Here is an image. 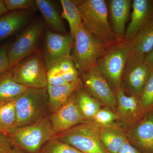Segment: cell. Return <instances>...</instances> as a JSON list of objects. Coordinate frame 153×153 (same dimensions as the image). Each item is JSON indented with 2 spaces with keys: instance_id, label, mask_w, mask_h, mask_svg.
Masks as SVG:
<instances>
[{
  "instance_id": "cell-31",
  "label": "cell",
  "mask_w": 153,
  "mask_h": 153,
  "mask_svg": "<svg viewBox=\"0 0 153 153\" xmlns=\"http://www.w3.org/2000/svg\"><path fill=\"white\" fill-rule=\"evenodd\" d=\"M7 44L0 47V73L7 71L10 68Z\"/></svg>"
},
{
  "instance_id": "cell-11",
  "label": "cell",
  "mask_w": 153,
  "mask_h": 153,
  "mask_svg": "<svg viewBox=\"0 0 153 153\" xmlns=\"http://www.w3.org/2000/svg\"><path fill=\"white\" fill-rule=\"evenodd\" d=\"M75 92L49 119L55 134L66 131L80 124L88 121L82 114L76 102Z\"/></svg>"
},
{
  "instance_id": "cell-9",
  "label": "cell",
  "mask_w": 153,
  "mask_h": 153,
  "mask_svg": "<svg viewBox=\"0 0 153 153\" xmlns=\"http://www.w3.org/2000/svg\"><path fill=\"white\" fill-rule=\"evenodd\" d=\"M74 38L70 34H59L47 30L43 46L44 61L47 71L52 66L71 58Z\"/></svg>"
},
{
  "instance_id": "cell-23",
  "label": "cell",
  "mask_w": 153,
  "mask_h": 153,
  "mask_svg": "<svg viewBox=\"0 0 153 153\" xmlns=\"http://www.w3.org/2000/svg\"><path fill=\"white\" fill-rule=\"evenodd\" d=\"M75 95L82 114L88 121H92L96 114L101 108V103L82 88L76 91Z\"/></svg>"
},
{
  "instance_id": "cell-4",
  "label": "cell",
  "mask_w": 153,
  "mask_h": 153,
  "mask_svg": "<svg viewBox=\"0 0 153 153\" xmlns=\"http://www.w3.org/2000/svg\"><path fill=\"white\" fill-rule=\"evenodd\" d=\"M47 104V88H28L15 100L17 129L36 123L45 117Z\"/></svg>"
},
{
  "instance_id": "cell-3",
  "label": "cell",
  "mask_w": 153,
  "mask_h": 153,
  "mask_svg": "<svg viewBox=\"0 0 153 153\" xmlns=\"http://www.w3.org/2000/svg\"><path fill=\"white\" fill-rule=\"evenodd\" d=\"M108 46L88 31L82 24L79 26L74 37L71 57L80 74L89 71L96 65L98 59Z\"/></svg>"
},
{
  "instance_id": "cell-36",
  "label": "cell",
  "mask_w": 153,
  "mask_h": 153,
  "mask_svg": "<svg viewBox=\"0 0 153 153\" xmlns=\"http://www.w3.org/2000/svg\"><path fill=\"white\" fill-rule=\"evenodd\" d=\"M8 12L6 9L4 1L0 0V17L7 13Z\"/></svg>"
},
{
  "instance_id": "cell-35",
  "label": "cell",
  "mask_w": 153,
  "mask_h": 153,
  "mask_svg": "<svg viewBox=\"0 0 153 153\" xmlns=\"http://www.w3.org/2000/svg\"><path fill=\"white\" fill-rule=\"evenodd\" d=\"M144 62L151 69H153V49L145 58Z\"/></svg>"
},
{
  "instance_id": "cell-20",
  "label": "cell",
  "mask_w": 153,
  "mask_h": 153,
  "mask_svg": "<svg viewBox=\"0 0 153 153\" xmlns=\"http://www.w3.org/2000/svg\"><path fill=\"white\" fill-rule=\"evenodd\" d=\"M28 88L14 80L9 69L0 73V106L15 101Z\"/></svg>"
},
{
  "instance_id": "cell-13",
  "label": "cell",
  "mask_w": 153,
  "mask_h": 153,
  "mask_svg": "<svg viewBox=\"0 0 153 153\" xmlns=\"http://www.w3.org/2000/svg\"><path fill=\"white\" fill-rule=\"evenodd\" d=\"M152 70L144 60L130 56L123 74L122 82L123 81L131 94L140 98Z\"/></svg>"
},
{
  "instance_id": "cell-1",
  "label": "cell",
  "mask_w": 153,
  "mask_h": 153,
  "mask_svg": "<svg viewBox=\"0 0 153 153\" xmlns=\"http://www.w3.org/2000/svg\"><path fill=\"white\" fill-rule=\"evenodd\" d=\"M77 7L84 27L102 44L109 46L122 41L117 37L111 28L106 1H82Z\"/></svg>"
},
{
  "instance_id": "cell-12",
  "label": "cell",
  "mask_w": 153,
  "mask_h": 153,
  "mask_svg": "<svg viewBox=\"0 0 153 153\" xmlns=\"http://www.w3.org/2000/svg\"><path fill=\"white\" fill-rule=\"evenodd\" d=\"M117 114L119 118L128 126L136 124L145 116V113L139 97L131 94H126L124 88L121 84L115 91Z\"/></svg>"
},
{
  "instance_id": "cell-34",
  "label": "cell",
  "mask_w": 153,
  "mask_h": 153,
  "mask_svg": "<svg viewBox=\"0 0 153 153\" xmlns=\"http://www.w3.org/2000/svg\"><path fill=\"white\" fill-rule=\"evenodd\" d=\"M117 153H141L126 140L121 146Z\"/></svg>"
},
{
  "instance_id": "cell-32",
  "label": "cell",
  "mask_w": 153,
  "mask_h": 153,
  "mask_svg": "<svg viewBox=\"0 0 153 153\" xmlns=\"http://www.w3.org/2000/svg\"><path fill=\"white\" fill-rule=\"evenodd\" d=\"M13 147V145L10 137L0 132V153H9Z\"/></svg>"
},
{
  "instance_id": "cell-17",
  "label": "cell",
  "mask_w": 153,
  "mask_h": 153,
  "mask_svg": "<svg viewBox=\"0 0 153 153\" xmlns=\"http://www.w3.org/2000/svg\"><path fill=\"white\" fill-rule=\"evenodd\" d=\"M80 78L77 81L60 86L48 85V106L52 113L57 111L66 103L69 97L75 91L82 88Z\"/></svg>"
},
{
  "instance_id": "cell-18",
  "label": "cell",
  "mask_w": 153,
  "mask_h": 153,
  "mask_svg": "<svg viewBox=\"0 0 153 153\" xmlns=\"http://www.w3.org/2000/svg\"><path fill=\"white\" fill-rule=\"evenodd\" d=\"M131 57L144 60L153 49V17L131 40Z\"/></svg>"
},
{
  "instance_id": "cell-24",
  "label": "cell",
  "mask_w": 153,
  "mask_h": 153,
  "mask_svg": "<svg viewBox=\"0 0 153 153\" xmlns=\"http://www.w3.org/2000/svg\"><path fill=\"white\" fill-rule=\"evenodd\" d=\"M15 101L0 106V132L9 135L17 129Z\"/></svg>"
},
{
  "instance_id": "cell-27",
  "label": "cell",
  "mask_w": 153,
  "mask_h": 153,
  "mask_svg": "<svg viewBox=\"0 0 153 153\" xmlns=\"http://www.w3.org/2000/svg\"><path fill=\"white\" fill-rule=\"evenodd\" d=\"M119 119L116 112L108 108L105 107L101 108L98 111L92 121L100 127H107L115 125L114 122Z\"/></svg>"
},
{
  "instance_id": "cell-14",
  "label": "cell",
  "mask_w": 153,
  "mask_h": 153,
  "mask_svg": "<svg viewBox=\"0 0 153 153\" xmlns=\"http://www.w3.org/2000/svg\"><path fill=\"white\" fill-rule=\"evenodd\" d=\"M126 136L141 153H153V111L133 126Z\"/></svg>"
},
{
  "instance_id": "cell-37",
  "label": "cell",
  "mask_w": 153,
  "mask_h": 153,
  "mask_svg": "<svg viewBox=\"0 0 153 153\" xmlns=\"http://www.w3.org/2000/svg\"><path fill=\"white\" fill-rule=\"evenodd\" d=\"M9 153H28L25 151L23 150L21 148L13 146L12 149L9 152Z\"/></svg>"
},
{
  "instance_id": "cell-29",
  "label": "cell",
  "mask_w": 153,
  "mask_h": 153,
  "mask_svg": "<svg viewBox=\"0 0 153 153\" xmlns=\"http://www.w3.org/2000/svg\"><path fill=\"white\" fill-rule=\"evenodd\" d=\"M4 2L8 12L37 9L36 1L33 0H4Z\"/></svg>"
},
{
  "instance_id": "cell-7",
  "label": "cell",
  "mask_w": 153,
  "mask_h": 153,
  "mask_svg": "<svg viewBox=\"0 0 153 153\" xmlns=\"http://www.w3.org/2000/svg\"><path fill=\"white\" fill-rule=\"evenodd\" d=\"M16 82L27 88L41 89L48 85L44 60L37 53L32 54L9 69Z\"/></svg>"
},
{
  "instance_id": "cell-28",
  "label": "cell",
  "mask_w": 153,
  "mask_h": 153,
  "mask_svg": "<svg viewBox=\"0 0 153 153\" xmlns=\"http://www.w3.org/2000/svg\"><path fill=\"white\" fill-rule=\"evenodd\" d=\"M140 100L146 114L153 111V69L140 96Z\"/></svg>"
},
{
  "instance_id": "cell-25",
  "label": "cell",
  "mask_w": 153,
  "mask_h": 153,
  "mask_svg": "<svg viewBox=\"0 0 153 153\" xmlns=\"http://www.w3.org/2000/svg\"><path fill=\"white\" fill-rule=\"evenodd\" d=\"M60 3L63 9L61 16L68 22L70 27V34L74 38L77 29L82 23L80 13L73 1L60 0Z\"/></svg>"
},
{
  "instance_id": "cell-15",
  "label": "cell",
  "mask_w": 153,
  "mask_h": 153,
  "mask_svg": "<svg viewBox=\"0 0 153 153\" xmlns=\"http://www.w3.org/2000/svg\"><path fill=\"white\" fill-rule=\"evenodd\" d=\"M131 19L126 28L125 40L130 41L153 17V0H133Z\"/></svg>"
},
{
  "instance_id": "cell-22",
  "label": "cell",
  "mask_w": 153,
  "mask_h": 153,
  "mask_svg": "<svg viewBox=\"0 0 153 153\" xmlns=\"http://www.w3.org/2000/svg\"><path fill=\"white\" fill-rule=\"evenodd\" d=\"M37 9L39 10L44 20L51 29L62 33L66 32L62 18L51 1L36 0Z\"/></svg>"
},
{
  "instance_id": "cell-33",
  "label": "cell",
  "mask_w": 153,
  "mask_h": 153,
  "mask_svg": "<svg viewBox=\"0 0 153 153\" xmlns=\"http://www.w3.org/2000/svg\"><path fill=\"white\" fill-rule=\"evenodd\" d=\"M59 65L62 73H66L76 68L71 57L63 60L59 63Z\"/></svg>"
},
{
  "instance_id": "cell-2",
  "label": "cell",
  "mask_w": 153,
  "mask_h": 153,
  "mask_svg": "<svg viewBox=\"0 0 153 153\" xmlns=\"http://www.w3.org/2000/svg\"><path fill=\"white\" fill-rule=\"evenodd\" d=\"M131 40L120 41L107 47L97 62L96 67L105 77L115 92L132 52Z\"/></svg>"
},
{
  "instance_id": "cell-5",
  "label": "cell",
  "mask_w": 153,
  "mask_h": 153,
  "mask_svg": "<svg viewBox=\"0 0 153 153\" xmlns=\"http://www.w3.org/2000/svg\"><path fill=\"white\" fill-rule=\"evenodd\" d=\"M13 146L28 153H38L50 140L56 136L49 118L16 129L9 135Z\"/></svg>"
},
{
  "instance_id": "cell-10",
  "label": "cell",
  "mask_w": 153,
  "mask_h": 153,
  "mask_svg": "<svg viewBox=\"0 0 153 153\" xmlns=\"http://www.w3.org/2000/svg\"><path fill=\"white\" fill-rule=\"evenodd\" d=\"M80 74L82 84L86 89L100 103L116 112L115 92L96 66Z\"/></svg>"
},
{
  "instance_id": "cell-16",
  "label": "cell",
  "mask_w": 153,
  "mask_h": 153,
  "mask_svg": "<svg viewBox=\"0 0 153 153\" xmlns=\"http://www.w3.org/2000/svg\"><path fill=\"white\" fill-rule=\"evenodd\" d=\"M106 2L113 31L120 41H123L132 1L108 0Z\"/></svg>"
},
{
  "instance_id": "cell-19",
  "label": "cell",
  "mask_w": 153,
  "mask_h": 153,
  "mask_svg": "<svg viewBox=\"0 0 153 153\" xmlns=\"http://www.w3.org/2000/svg\"><path fill=\"white\" fill-rule=\"evenodd\" d=\"M30 18L27 10L13 11L0 17V42L22 29Z\"/></svg>"
},
{
  "instance_id": "cell-26",
  "label": "cell",
  "mask_w": 153,
  "mask_h": 153,
  "mask_svg": "<svg viewBox=\"0 0 153 153\" xmlns=\"http://www.w3.org/2000/svg\"><path fill=\"white\" fill-rule=\"evenodd\" d=\"M38 153H83L56 136L46 144Z\"/></svg>"
},
{
  "instance_id": "cell-8",
  "label": "cell",
  "mask_w": 153,
  "mask_h": 153,
  "mask_svg": "<svg viewBox=\"0 0 153 153\" xmlns=\"http://www.w3.org/2000/svg\"><path fill=\"white\" fill-rule=\"evenodd\" d=\"M45 25L41 21L32 23L8 46L7 55L10 67L33 53Z\"/></svg>"
},
{
  "instance_id": "cell-6",
  "label": "cell",
  "mask_w": 153,
  "mask_h": 153,
  "mask_svg": "<svg viewBox=\"0 0 153 153\" xmlns=\"http://www.w3.org/2000/svg\"><path fill=\"white\" fill-rule=\"evenodd\" d=\"M100 127L93 122H88L56 136L83 153H108L100 140Z\"/></svg>"
},
{
  "instance_id": "cell-30",
  "label": "cell",
  "mask_w": 153,
  "mask_h": 153,
  "mask_svg": "<svg viewBox=\"0 0 153 153\" xmlns=\"http://www.w3.org/2000/svg\"><path fill=\"white\" fill-rule=\"evenodd\" d=\"M48 85L60 86L68 84L63 78L59 64H55L47 71Z\"/></svg>"
},
{
  "instance_id": "cell-21",
  "label": "cell",
  "mask_w": 153,
  "mask_h": 153,
  "mask_svg": "<svg viewBox=\"0 0 153 153\" xmlns=\"http://www.w3.org/2000/svg\"><path fill=\"white\" fill-rule=\"evenodd\" d=\"M100 137L103 147L108 153H117L126 140L123 131L116 125L107 127H100Z\"/></svg>"
}]
</instances>
